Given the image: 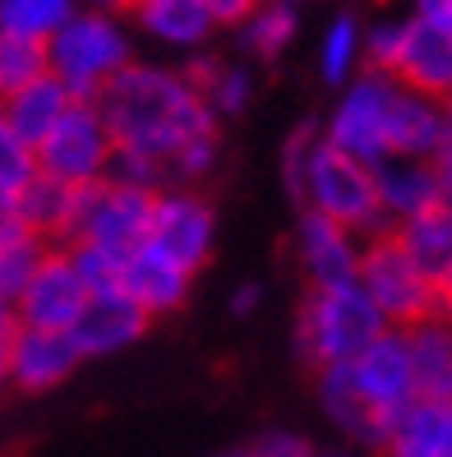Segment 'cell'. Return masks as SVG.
<instances>
[{
	"label": "cell",
	"mask_w": 452,
	"mask_h": 457,
	"mask_svg": "<svg viewBox=\"0 0 452 457\" xmlns=\"http://www.w3.org/2000/svg\"><path fill=\"white\" fill-rule=\"evenodd\" d=\"M93 106L106 134H111V148L152 162L162 171V180L171 176V162L185 148L218 134V116L203 106L185 70H167V65H139V61L125 65L93 97Z\"/></svg>",
	"instance_id": "1"
},
{
	"label": "cell",
	"mask_w": 452,
	"mask_h": 457,
	"mask_svg": "<svg viewBox=\"0 0 452 457\" xmlns=\"http://www.w3.org/2000/svg\"><path fill=\"white\" fill-rule=\"evenodd\" d=\"M383 328H388L383 314L369 305V295L356 282L309 291L300 301V310H296V356L314 374L328 370V365H347Z\"/></svg>",
	"instance_id": "2"
},
{
	"label": "cell",
	"mask_w": 452,
	"mask_h": 457,
	"mask_svg": "<svg viewBox=\"0 0 452 457\" xmlns=\"http://www.w3.org/2000/svg\"><path fill=\"white\" fill-rule=\"evenodd\" d=\"M125 65H135L129 33L106 10H74V19L46 42V70L74 102H93Z\"/></svg>",
	"instance_id": "3"
},
{
	"label": "cell",
	"mask_w": 452,
	"mask_h": 457,
	"mask_svg": "<svg viewBox=\"0 0 452 457\" xmlns=\"http://www.w3.org/2000/svg\"><path fill=\"white\" fill-rule=\"evenodd\" d=\"M300 212H318L337 227H347L351 236L369 240L388 231L383 208H379V185H374V167L356 162V157L337 153L324 134L305 162V180H300Z\"/></svg>",
	"instance_id": "4"
},
{
	"label": "cell",
	"mask_w": 452,
	"mask_h": 457,
	"mask_svg": "<svg viewBox=\"0 0 452 457\" xmlns=\"http://www.w3.org/2000/svg\"><path fill=\"white\" fill-rule=\"evenodd\" d=\"M356 287L369 295V305L383 314L388 328L407 333V328H415V324L439 314V287L407 259V250L397 245L392 231H379L360 245Z\"/></svg>",
	"instance_id": "5"
},
{
	"label": "cell",
	"mask_w": 452,
	"mask_h": 457,
	"mask_svg": "<svg viewBox=\"0 0 452 457\" xmlns=\"http://www.w3.org/2000/svg\"><path fill=\"white\" fill-rule=\"evenodd\" d=\"M152 190H135L120 180H97L78 190V208H74V227L65 245H93L106 254H135L148 240V222H152Z\"/></svg>",
	"instance_id": "6"
},
{
	"label": "cell",
	"mask_w": 452,
	"mask_h": 457,
	"mask_svg": "<svg viewBox=\"0 0 452 457\" xmlns=\"http://www.w3.org/2000/svg\"><path fill=\"white\" fill-rule=\"evenodd\" d=\"M392 97H397V79L360 70L347 88H341L333 116L324 120V139L356 157L365 167L388 162V116H392Z\"/></svg>",
	"instance_id": "7"
},
{
	"label": "cell",
	"mask_w": 452,
	"mask_h": 457,
	"mask_svg": "<svg viewBox=\"0 0 452 457\" xmlns=\"http://www.w3.org/2000/svg\"><path fill=\"white\" fill-rule=\"evenodd\" d=\"M111 134H106L102 116L93 102H74L70 112L51 125V134L37 144V171L61 180V185H74V190H84V185H97L106 180V167H111Z\"/></svg>",
	"instance_id": "8"
},
{
	"label": "cell",
	"mask_w": 452,
	"mask_h": 457,
	"mask_svg": "<svg viewBox=\"0 0 452 457\" xmlns=\"http://www.w3.org/2000/svg\"><path fill=\"white\" fill-rule=\"evenodd\" d=\"M212 240H218V212L212 204L190 190V185H167L152 199V222H148V240L157 254H167L185 273H199L212 254Z\"/></svg>",
	"instance_id": "9"
},
{
	"label": "cell",
	"mask_w": 452,
	"mask_h": 457,
	"mask_svg": "<svg viewBox=\"0 0 452 457\" xmlns=\"http://www.w3.org/2000/svg\"><path fill=\"white\" fill-rule=\"evenodd\" d=\"M347 379H351V388H356V397L365 402V407L392 429V420L415 402L407 333L402 328H383L356 361H347Z\"/></svg>",
	"instance_id": "10"
},
{
	"label": "cell",
	"mask_w": 452,
	"mask_h": 457,
	"mask_svg": "<svg viewBox=\"0 0 452 457\" xmlns=\"http://www.w3.org/2000/svg\"><path fill=\"white\" fill-rule=\"evenodd\" d=\"M88 305V287L78 282L74 263H70V250H51L42 259V268L29 278L14 295V319L19 328H37V333H70L78 324V314Z\"/></svg>",
	"instance_id": "11"
},
{
	"label": "cell",
	"mask_w": 452,
	"mask_h": 457,
	"mask_svg": "<svg viewBox=\"0 0 452 457\" xmlns=\"http://www.w3.org/2000/svg\"><path fill=\"white\" fill-rule=\"evenodd\" d=\"M0 361H5L10 388H19V393H51L84 365L70 333H37V328H14Z\"/></svg>",
	"instance_id": "12"
},
{
	"label": "cell",
	"mask_w": 452,
	"mask_h": 457,
	"mask_svg": "<svg viewBox=\"0 0 452 457\" xmlns=\"http://www.w3.org/2000/svg\"><path fill=\"white\" fill-rule=\"evenodd\" d=\"M360 245H365L360 236H351L347 227H337L328 218H318V212H300V222H296V259H300V273H305L309 291L356 282Z\"/></svg>",
	"instance_id": "13"
},
{
	"label": "cell",
	"mask_w": 452,
	"mask_h": 457,
	"mask_svg": "<svg viewBox=\"0 0 452 457\" xmlns=\"http://www.w3.org/2000/svg\"><path fill=\"white\" fill-rule=\"evenodd\" d=\"M388 79H397L402 88L420 97L443 102L452 88V33L434 29V23H420V19H402V46H397Z\"/></svg>",
	"instance_id": "14"
},
{
	"label": "cell",
	"mask_w": 452,
	"mask_h": 457,
	"mask_svg": "<svg viewBox=\"0 0 452 457\" xmlns=\"http://www.w3.org/2000/svg\"><path fill=\"white\" fill-rule=\"evenodd\" d=\"M152 319L129 301V295L111 291V295H88L84 314H78V324L70 328V342L74 352L93 361V356H116L125 346H135L144 333H148Z\"/></svg>",
	"instance_id": "15"
},
{
	"label": "cell",
	"mask_w": 452,
	"mask_h": 457,
	"mask_svg": "<svg viewBox=\"0 0 452 457\" xmlns=\"http://www.w3.org/2000/svg\"><path fill=\"white\" fill-rule=\"evenodd\" d=\"M190 273L176 268L167 254H157L152 245H139L135 254L120 259V295H129L148 319L157 314H171L185 305V295H190Z\"/></svg>",
	"instance_id": "16"
},
{
	"label": "cell",
	"mask_w": 452,
	"mask_h": 457,
	"mask_svg": "<svg viewBox=\"0 0 452 457\" xmlns=\"http://www.w3.org/2000/svg\"><path fill=\"white\" fill-rule=\"evenodd\" d=\"M374 185H379V208H383L388 231L439 208V171L430 162H420V157H388V162H379Z\"/></svg>",
	"instance_id": "17"
},
{
	"label": "cell",
	"mask_w": 452,
	"mask_h": 457,
	"mask_svg": "<svg viewBox=\"0 0 452 457\" xmlns=\"http://www.w3.org/2000/svg\"><path fill=\"white\" fill-rule=\"evenodd\" d=\"M407 352H411L415 402L452 407V319L434 314L424 324L407 328Z\"/></svg>",
	"instance_id": "18"
},
{
	"label": "cell",
	"mask_w": 452,
	"mask_h": 457,
	"mask_svg": "<svg viewBox=\"0 0 452 457\" xmlns=\"http://www.w3.org/2000/svg\"><path fill=\"white\" fill-rule=\"evenodd\" d=\"M443 120H448L443 102L420 97L397 84L392 116H388V157H420V162H430V153L443 134Z\"/></svg>",
	"instance_id": "19"
},
{
	"label": "cell",
	"mask_w": 452,
	"mask_h": 457,
	"mask_svg": "<svg viewBox=\"0 0 452 457\" xmlns=\"http://www.w3.org/2000/svg\"><path fill=\"white\" fill-rule=\"evenodd\" d=\"M129 10H135L139 29L148 37L180 46V51L203 46L212 37V29H218V19H212L203 0H129Z\"/></svg>",
	"instance_id": "20"
},
{
	"label": "cell",
	"mask_w": 452,
	"mask_h": 457,
	"mask_svg": "<svg viewBox=\"0 0 452 457\" xmlns=\"http://www.w3.org/2000/svg\"><path fill=\"white\" fill-rule=\"evenodd\" d=\"M74 106V97L56 84L51 74H42L37 84H29V88H19L14 97H5L0 102V120H5L23 144H33V153H37V144L51 134V125H56L65 112Z\"/></svg>",
	"instance_id": "21"
},
{
	"label": "cell",
	"mask_w": 452,
	"mask_h": 457,
	"mask_svg": "<svg viewBox=\"0 0 452 457\" xmlns=\"http://www.w3.org/2000/svg\"><path fill=\"white\" fill-rule=\"evenodd\" d=\"M74 208H78V190L74 185H61V180H51V176H33L29 185L19 190L14 199V218L37 231L42 240H70V227H74Z\"/></svg>",
	"instance_id": "22"
},
{
	"label": "cell",
	"mask_w": 452,
	"mask_h": 457,
	"mask_svg": "<svg viewBox=\"0 0 452 457\" xmlns=\"http://www.w3.org/2000/svg\"><path fill=\"white\" fill-rule=\"evenodd\" d=\"M392 236H397V245L407 250V259L439 291L452 282V218L443 208H430L424 218H411L402 227H392Z\"/></svg>",
	"instance_id": "23"
},
{
	"label": "cell",
	"mask_w": 452,
	"mask_h": 457,
	"mask_svg": "<svg viewBox=\"0 0 452 457\" xmlns=\"http://www.w3.org/2000/svg\"><path fill=\"white\" fill-rule=\"evenodd\" d=\"M185 79L194 84V93L203 97V106L218 120L226 116H241L250 97H254V79L245 65H226L218 56H194L190 65H185Z\"/></svg>",
	"instance_id": "24"
},
{
	"label": "cell",
	"mask_w": 452,
	"mask_h": 457,
	"mask_svg": "<svg viewBox=\"0 0 452 457\" xmlns=\"http://www.w3.org/2000/svg\"><path fill=\"white\" fill-rule=\"evenodd\" d=\"M51 250H56L51 240H42L37 231H29L10 212V218L0 222V295H10V301H14V295L29 287V278L42 268V259Z\"/></svg>",
	"instance_id": "25"
},
{
	"label": "cell",
	"mask_w": 452,
	"mask_h": 457,
	"mask_svg": "<svg viewBox=\"0 0 452 457\" xmlns=\"http://www.w3.org/2000/svg\"><path fill=\"white\" fill-rule=\"evenodd\" d=\"M360 70H365V29L356 14H337L324 29V42H318V74H324L328 88H347Z\"/></svg>",
	"instance_id": "26"
},
{
	"label": "cell",
	"mask_w": 452,
	"mask_h": 457,
	"mask_svg": "<svg viewBox=\"0 0 452 457\" xmlns=\"http://www.w3.org/2000/svg\"><path fill=\"white\" fill-rule=\"evenodd\" d=\"M300 19L296 5H282V0H259V10L241 23V46L259 61H277L282 51L296 42Z\"/></svg>",
	"instance_id": "27"
},
{
	"label": "cell",
	"mask_w": 452,
	"mask_h": 457,
	"mask_svg": "<svg viewBox=\"0 0 452 457\" xmlns=\"http://www.w3.org/2000/svg\"><path fill=\"white\" fill-rule=\"evenodd\" d=\"M74 19V0H0V33L23 42H51Z\"/></svg>",
	"instance_id": "28"
},
{
	"label": "cell",
	"mask_w": 452,
	"mask_h": 457,
	"mask_svg": "<svg viewBox=\"0 0 452 457\" xmlns=\"http://www.w3.org/2000/svg\"><path fill=\"white\" fill-rule=\"evenodd\" d=\"M46 70V46L42 42H23V37H10L0 33V102L14 97L19 88L37 84Z\"/></svg>",
	"instance_id": "29"
},
{
	"label": "cell",
	"mask_w": 452,
	"mask_h": 457,
	"mask_svg": "<svg viewBox=\"0 0 452 457\" xmlns=\"http://www.w3.org/2000/svg\"><path fill=\"white\" fill-rule=\"evenodd\" d=\"M33 176H37V153H33V144H23L19 134L0 120V199L14 204L19 190H23Z\"/></svg>",
	"instance_id": "30"
},
{
	"label": "cell",
	"mask_w": 452,
	"mask_h": 457,
	"mask_svg": "<svg viewBox=\"0 0 452 457\" xmlns=\"http://www.w3.org/2000/svg\"><path fill=\"white\" fill-rule=\"evenodd\" d=\"M70 250V263L78 282L88 287V295H111L120 291V259L106 254V250H93V245H65Z\"/></svg>",
	"instance_id": "31"
},
{
	"label": "cell",
	"mask_w": 452,
	"mask_h": 457,
	"mask_svg": "<svg viewBox=\"0 0 452 457\" xmlns=\"http://www.w3.org/2000/svg\"><path fill=\"white\" fill-rule=\"evenodd\" d=\"M250 457H318V448L305 439V435H291V429H268L254 448Z\"/></svg>",
	"instance_id": "32"
},
{
	"label": "cell",
	"mask_w": 452,
	"mask_h": 457,
	"mask_svg": "<svg viewBox=\"0 0 452 457\" xmlns=\"http://www.w3.org/2000/svg\"><path fill=\"white\" fill-rule=\"evenodd\" d=\"M203 5L212 10L218 23H235V29H241V23L259 10V0H203Z\"/></svg>",
	"instance_id": "33"
},
{
	"label": "cell",
	"mask_w": 452,
	"mask_h": 457,
	"mask_svg": "<svg viewBox=\"0 0 452 457\" xmlns=\"http://www.w3.org/2000/svg\"><path fill=\"white\" fill-rule=\"evenodd\" d=\"M420 23H434V29L452 33V0H415V14Z\"/></svg>",
	"instance_id": "34"
},
{
	"label": "cell",
	"mask_w": 452,
	"mask_h": 457,
	"mask_svg": "<svg viewBox=\"0 0 452 457\" xmlns=\"http://www.w3.org/2000/svg\"><path fill=\"white\" fill-rule=\"evenodd\" d=\"M430 167L434 171H452V120H443V134H439V144L430 153Z\"/></svg>",
	"instance_id": "35"
},
{
	"label": "cell",
	"mask_w": 452,
	"mask_h": 457,
	"mask_svg": "<svg viewBox=\"0 0 452 457\" xmlns=\"http://www.w3.org/2000/svg\"><path fill=\"white\" fill-rule=\"evenodd\" d=\"M259 301H263V287H259V282H245V287H235V295H231V310H235V314H250Z\"/></svg>",
	"instance_id": "36"
},
{
	"label": "cell",
	"mask_w": 452,
	"mask_h": 457,
	"mask_svg": "<svg viewBox=\"0 0 452 457\" xmlns=\"http://www.w3.org/2000/svg\"><path fill=\"white\" fill-rule=\"evenodd\" d=\"M14 328H19V319H14V301H10V295H0V356H5V342L14 337Z\"/></svg>",
	"instance_id": "37"
},
{
	"label": "cell",
	"mask_w": 452,
	"mask_h": 457,
	"mask_svg": "<svg viewBox=\"0 0 452 457\" xmlns=\"http://www.w3.org/2000/svg\"><path fill=\"white\" fill-rule=\"evenodd\" d=\"M439 208L452 218V171H439Z\"/></svg>",
	"instance_id": "38"
},
{
	"label": "cell",
	"mask_w": 452,
	"mask_h": 457,
	"mask_svg": "<svg viewBox=\"0 0 452 457\" xmlns=\"http://www.w3.org/2000/svg\"><path fill=\"white\" fill-rule=\"evenodd\" d=\"M93 5H97V10H106V14H111V10H120V5H129V0H93Z\"/></svg>",
	"instance_id": "39"
},
{
	"label": "cell",
	"mask_w": 452,
	"mask_h": 457,
	"mask_svg": "<svg viewBox=\"0 0 452 457\" xmlns=\"http://www.w3.org/2000/svg\"><path fill=\"white\" fill-rule=\"evenodd\" d=\"M10 388V379H5V361H0V393H5Z\"/></svg>",
	"instance_id": "40"
},
{
	"label": "cell",
	"mask_w": 452,
	"mask_h": 457,
	"mask_svg": "<svg viewBox=\"0 0 452 457\" xmlns=\"http://www.w3.org/2000/svg\"><path fill=\"white\" fill-rule=\"evenodd\" d=\"M443 112H448V120H452V88H448V97H443Z\"/></svg>",
	"instance_id": "41"
},
{
	"label": "cell",
	"mask_w": 452,
	"mask_h": 457,
	"mask_svg": "<svg viewBox=\"0 0 452 457\" xmlns=\"http://www.w3.org/2000/svg\"><path fill=\"white\" fill-rule=\"evenodd\" d=\"M222 457H250V448H241V453H222Z\"/></svg>",
	"instance_id": "42"
},
{
	"label": "cell",
	"mask_w": 452,
	"mask_h": 457,
	"mask_svg": "<svg viewBox=\"0 0 452 457\" xmlns=\"http://www.w3.org/2000/svg\"><path fill=\"white\" fill-rule=\"evenodd\" d=\"M318 457H347V453H318Z\"/></svg>",
	"instance_id": "43"
},
{
	"label": "cell",
	"mask_w": 452,
	"mask_h": 457,
	"mask_svg": "<svg viewBox=\"0 0 452 457\" xmlns=\"http://www.w3.org/2000/svg\"><path fill=\"white\" fill-rule=\"evenodd\" d=\"M282 5H300V0H282Z\"/></svg>",
	"instance_id": "44"
},
{
	"label": "cell",
	"mask_w": 452,
	"mask_h": 457,
	"mask_svg": "<svg viewBox=\"0 0 452 457\" xmlns=\"http://www.w3.org/2000/svg\"><path fill=\"white\" fill-rule=\"evenodd\" d=\"M0 457H5V453H0Z\"/></svg>",
	"instance_id": "45"
}]
</instances>
